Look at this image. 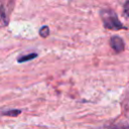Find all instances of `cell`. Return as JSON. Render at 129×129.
<instances>
[{
	"label": "cell",
	"instance_id": "6da1fadb",
	"mask_svg": "<svg viewBox=\"0 0 129 129\" xmlns=\"http://www.w3.org/2000/svg\"><path fill=\"white\" fill-rule=\"evenodd\" d=\"M100 16L103 22V25L105 28L107 29H111V30H120L125 28L122 24V22L119 20L117 14L115 11H113L112 9H108V8H103L100 11Z\"/></svg>",
	"mask_w": 129,
	"mask_h": 129
},
{
	"label": "cell",
	"instance_id": "7a4b0ae2",
	"mask_svg": "<svg viewBox=\"0 0 129 129\" xmlns=\"http://www.w3.org/2000/svg\"><path fill=\"white\" fill-rule=\"evenodd\" d=\"M110 45L111 47L115 50V52H121L124 50V41L123 39L120 37V36H117V35H114L110 38Z\"/></svg>",
	"mask_w": 129,
	"mask_h": 129
},
{
	"label": "cell",
	"instance_id": "3957f363",
	"mask_svg": "<svg viewBox=\"0 0 129 129\" xmlns=\"http://www.w3.org/2000/svg\"><path fill=\"white\" fill-rule=\"evenodd\" d=\"M37 56V53H29V54H25L23 56H20L17 61L18 62H24V61H27V60H31L33 58H35Z\"/></svg>",
	"mask_w": 129,
	"mask_h": 129
},
{
	"label": "cell",
	"instance_id": "277c9868",
	"mask_svg": "<svg viewBox=\"0 0 129 129\" xmlns=\"http://www.w3.org/2000/svg\"><path fill=\"white\" fill-rule=\"evenodd\" d=\"M39 35H40L41 37H43V38L47 37V36L49 35V28H48V26L43 25V26L39 29Z\"/></svg>",
	"mask_w": 129,
	"mask_h": 129
},
{
	"label": "cell",
	"instance_id": "5b68a950",
	"mask_svg": "<svg viewBox=\"0 0 129 129\" xmlns=\"http://www.w3.org/2000/svg\"><path fill=\"white\" fill-rule=\"evenodd\" d=\"M20 113H21V110L15 109V110H9V111H6V112H4V113H3V115H5V116L15 117V116H18Z\"/></svg>",
	"mask_w": 129,
	"mask_h": 129
},
{
	"label": "cell",
	"instance_id": "8992f818",
	"mask_svg": "<svg viewBox=\"0 0 129 129\" xmlns=\"http://www.w3.org/2000/svg\"><path fill=\"white\" fill-rule=\"evenodd\" d=\"M124 12L127 16H129V0H127L124 4Z\"/></svg>",
	"mask_w": 129,
	"mask_h": 129
}]
</instances>
